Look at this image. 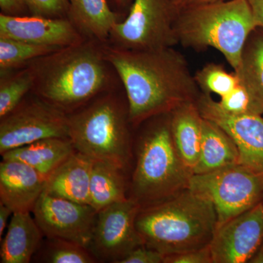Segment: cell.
Instances as JSON below:
<instances>
[{"label":"cell","mask_w":263,"mask_h":263,"mask_svg":"<svg viewBox=\"0 0 263 263\" xmlns=\"http://www.w3.org/2000/svg\"><path fill=\"white\" fill-rule=\"evenodd\" d=\"M104 49L125 90L133 126L196 102L201 93L186 59L174 47L129 50L106 43Z\"/></svg>","instance_id":"6da1fadb"},{"label":"cell","mask_w":263,"mask_h":263,"mask_svg":"<svg viewBox=\"0 0 263 263\" xmlns=\"http://www.w3.org/2000/svg\"><path fill=\"white\" fill-rule=\"evenodd\" d=\"M104 46L85 40L29 62L27 67L34 79L32 92L70 114L113 91L117 74Z\"/></svg>","instance_id":"7a4b0ae2"},{"label":"cell","mask_w":263,"mask_h":263,"mask_svg":"<svg viewBox=\"0 0 263 263\" xmlns=\"http://www.w3.org/2000/svg\"><path fill=\"white\" fill-rule=\"evenodd\" d=\"M136 227L143 245L171 255L210 245L217 215L210 200L186 189L168 200L142 208Z\"/></svg>","instance_id":"3957f363"},{"label":"cell","mask_w":263,"mask_h":263,"mask_svg":"<svg viewBox=\"0 0 263 263\" xmlns=\"http://www.w3.org/2000/svg\"><path fill=\"white\" fill-rule=\"evenodd\" d=\"M257 24L247 0H226L186 7L175 22L178 42L196 50L215 48L234 71Z\"/></svg>","instance_id":"277c9868"},{"label":"cell","mask_w":263,"mask_h":263,"mask_svg":"<svg viewBox=\"0 0 263 263\" xmlns=\"http://www.w3.org/2000/svg\"><path fill=\"white\" fill-rule=\"evenodd\" d=\"M193 175L175 148L169 114L142 138L130 198L141 209L160 203L188 189Z\"/></svg>","instance_id":"5b68a950"},{"label":"cell","mask_w":263,"mask_h":263,"mask_svg":"<svg viewBox=\"0 0 263 263\" xmlns=\"http://www.w3.org/2000/svg\"><path fill=\"white\" fill-rule=\"evenodd\" d=\"M128 123V110L113 90L68 114L69 138L77 152L124 171L129 158Z\"/></svg>","instance_id":"8992f818"},{"label":"cell","mask_w":263,"mask_h":263,"mask_svg":"<svg viewBox=\"0 0 263 263\" xmlns=\"http://www.w3.org/2000/svg\"><path fill=\"white\" fill-rule=\"evenodd\" d=\"M189 190L210 200L217 226L257 205L263 200V179L239 163L204 174H193Z\"/></svg>","instance_id":"52a82bcc"},{"label":"cell","mask_w":263,"mask_h":263,"mask_svg":"<svg viewBox=\"0 0 263 263\" xmlns=\"http://www.w3.org/2000/svg\"><path fill=\"white\" fill-rule=\"evenodd\" d=\"M177 15L170 0H133L129 14L114 26L108 44L129 50L174 47L179 43Z\"/></svg>","instance_id":"ba28073f"},{"label":"cell","mask_w":263,"mask_h":263,"mask_svg":"<svg viewBox=\"0 0 263 263\" xmlns=\"http://www.w3.org/2000/svg\"><path fill=\"white\" fill-rule=\"evenodd\" d=\"M34 95L0 118V154L51 138H69L68 114Z\"/></svg>","instance_id":"9c48e42d"},{"label":"cell","mask_w":263,"mask_h":263,"mask_svg":"<svg viewBox=\"0 0 263 263\" xmlns=\"http://www.w3.org/2000/svg\"><path fill=\"white\" fill-rule=\"evenodd\" d=\"M140 209L129 197L98 213L89 247L97 259L119 263L133 249L143 245L136 227Z\"/></svg>","instance_id":"30bf717a"},{"label":"cell","mask_w":263,"mask_h":263,"mask_svg":"<svg viewBox=\"0 0 263 263\" xmlns=\"http://www.w3.org/2000/svg\"><path fill=\"white\" fill-rule=\"evenodd\" d=\"M32 214L46 238L70 240L89 249L98 214L91 205L43 191Z\"/></svg>","instance_id":"8fae6325"},{"label":"cell","mask_w":263,"mask_h":263,"mask_svg":"<svg viewBox=\"0 0 263 263\" xmlns=\"http://www.w3.org/2000/svg\"><path fill=\"white\" fill-rule=\"evenodd\" d=\"M196 104L202 118L215 123L234 141L239 152L238 163L263 179V115L228 113L211 95L202 92Z\"/></svg>","instance_id":"7c38bea8"},{"label":"cell","mask_w":263,"mask_h":263,"mask_svg":"<svg viewBox=\"0 0 263 263\" xmlns=\"http://www.w3.org/2000/svg\"><path fill=\"white\" fill-rule=\"evenodd\" d=\"M263 241V202L216 227L210 247L213 263L252 260Z\"/></svg>","instance_id":"4fadbf2b"},{"label":"cell","mask_w":263,"mask_h":263,"mask_svg":"<svg viewBox=\"0 0 263 263\" xmlns=\"http://www.w3.org/2000/svg\"><path fill=\"white\" fill-rule=\"evenodd\" d=\"M0 37L57 48L85 41L68 18L3 13L0 14Z\"/></svg>","instance_id":"5bb4252c"},{"label":"cell","mask_w":263,"mask_h":263,"mask_svg":"<svg viewBox=\"0 0 263 263\" xmlns=\"http://www.w3.org/2000/svg\"><path fill=\"white\" fill-rule=\"evenodd\" d=\"M46 180L28 164L3 160L0 164V202L13 213H32L44 191Z\"/></svg>","instance_id":"9a60e30c"},{"label":"cell","mask_w":263,"mask_h":263,"mask_svg":"<svg viewBox=\"0 0 263 263\" xmlns=\"http://www.w3.org/2000/svg\"><path fill=\"white\" fill-rule=\"evenodd\" d=\"M93 162L76 150L46 179L44 192L52 196L89 205Z\"/></svg>","instance_id":"2e32d148"},{"label":"cell","mask_w":263,"mask_h":263,"mask_svg":"<svg viewBox=\"0 0 263 263\" xmlns=\"http://www.w3.org/2000/svg\"><path fill=\"white\" fill-rule=\"evenodd\" d=\"M44 236L31 212L13 213L4 239L1 240V263H28Z\"/></svg>","instance_id":"e0dca14e"},{"label":"cell","mask_w":263,"mask_h":263,"mask_svg":"<svg viewBox=\"0 0 263 263\" xmlns=\"http://www.w3.org/2000/svg\"><path fill=\"white\" fill-rule=\"evenodd\" d=\"M202 119L196 102L183 104L170 114L175 148L183 164L193 174L200 152Z\"/></svg>","instance_id":"ac0fdd59"},{"label":"cell","mask_w":263,"mask_h":263,"mask_svg":"<svg viewBox=\"0 0 263 263\" xmlns=\"http://www.w3.org/2000/svg\"><path fill=\"white\" fill-rule=\"evenodd\" d=\"M67 18L85 40L108 43L114 26L119 22L108 0H68Z\"/></svg>","instance_id":"d6986e66"},{"label":"cell","mask_w":263,"mask_h":263,"mask_svg":"<svg viewBox=\"0 0 263 263\" xmlns=\"http://www.w3.org/2000/svg\"><path fill=\"white\" fill-rule=\"evenodd\" d=\"M75 151L70 138H51L8 151L2 156L4 160L28 164L46 179Z\"/></svg>","instance_id":"ffe728a7"},{"label":"cell","mask_w":263,"mask_h":263,"mask_svg":"<svg viewBox=\"0 0 263 263\" xmlns=\"http://www.w3.org/2000/svg\"><path fill=\"white\" fill-rule=\"evenodd\" d=\"M238 162L239 152L229 135L203 118L200 152L193 174H208Z\"/></svg>","instance_id":"44dd1931"},{"label":"cell","mask_w":263,"mask_h":263,"mask_svg":"<svg viewBox=\"0 0 263 263\" xmlns=\"http://www.w3.org/2000/svg\"><path fill=\"white\" fill-rule=\"evenodd\" d=\"M252 99L254 112L263 115V28L249 36L242 51L239 67L234 71Z\"/></svg>","instance_id":"7402d4cb"},{"label":"cell","mask_w":263,"mask_h":263,"mask_svg":"<svg viewBox=\"0 0 263 263\" xmlns=\"http://www.w3.org/2000/svg\"><path fill=\"white\" fill-rule=\"evenodd\" d=\"M123 170L100 161L93 162L90 179V203L97 213L127 200Z\"/></svg>","instance_id":"603a6c76"},{"label":"cell","mask_w":263,"mask_h":263,"mask_svg":"<svg viewBox=\"0 0 263 263\" xmlns=\"http://www.w3.org/2000/svg\"><path fill=\"white\" fill-rule=\"evenodd\" d=\"M59 49L60 48L0 37V70L1 72L18 70L33 60Z\"/></svg>","instance_id":"cb8c5ba5"},{"label":"cell","mask_w":263,"mask_h":263,"mask_svg":"<svg viewBox=\"0 0 263 263\" xmlns=\"http://www.w3.org/2000/svg\"><path fill=\"white\" fill-rule=\"evenodd\" d=\"M1 72L0 79V118L14 110L32 91L34 79L28 67L18 71Z\"/></svg>","instance_id":"d4e9b609"},{"label":"cell","mask_w":263,"mask_h":263,"mask_svg":"<svg viewBox=\"0 0 263 263\" xmlns=\"http://www.w3.org/2000/svg\"><path fill=\"white\" fill-rule=\"evenodd\" d=\"M38 250L43 262L93 263L98 259L89 249L62 238H48ZM37 250V251H38Z\"/></svg>","instance_id":"484cf974"},{"label":"cell","mask_w":263,"mask_h":263,"mask_svg":"<svg viewBox=\"0 0 263 263\" xmlns=\"http://www.w3.org/2000/svg\"><path fill=\"white\" fill-rule=\"evenodd\" d=\"M195 80L201 92L223 97L239 84L235 72H228L222 65L208 64L197 71Z\"/></svg>","instance_id":"4316f807"},{"label":"cell","mask_w":263,"mask_h":263,"mask_svg":"<svg viewBox=\"0 0 263 263\" xmlns=\"http://www.w3.org/2000/svg\"><path fill=\"white\" fill-rule=\"evenodd\" d=\"M226 112L233 114H255L252 99L243 85L240 84L217 101Z\"/></svg>","instance_id":"83f0119b"},{"label":"cell","mask_w":263,"mask_h":263,"mask_svg":"<svg viewBox=\"0 0 263 263\" xmlns=\"http://www.w3.org/2000/svg\"><path fill=\"white\" fill-rule=\"evenodd\" d=\"M32 15L50 18H67L68 0H24Z\"/></svg>","instance_id":"f1b7e54d"},{"label":"cell","mask_w":263,"mask_h":263,"mask_svg":"<svg viewBox=\"0 0 263 263\" xmlns=\"http://www.w3.org/2000/svg\"><path fill=\"white\" fill-rule=\"evenodd\" d=\"M164 263H213L210 247L164 256Z\"/></svg>","instance_id":"f546056e"},{"label":"cell","mask_w":263,"mask_h":263,"mask_svg":"<svg viewBox=\"0 0 263 263\" xmlns=\"http://www.w3.org/2000/svg\"><path fill=\"white\" fill-rule=\"evenodd\" d=\"M164 255L142 245L133 249L119 263H164Z\"/></svg>","instance_id":"4dcf8cb0"},{"label":"cell","mask_w":263,"mask_h":263,"mask_svg":"<svg viewBox=\"0 0 263 263\" xmlns=\"http://www.w3.org/2000/svg\"><path fill=\"white\" fill-rule=\"evenodd\" d=\"M0 8L3 14L23 15L22 13H23L27 6L24 0H0Z\"/></svg>","instance_id":"1f68e13d"},{"label":"cell","mask_w":263,"mask_h":263,"mask_svg":"<svg viewBox=\"0 0 263 263\" xmlns=\"http://www.w3.org/2000/svg\"><path fill=\"white\" fill-rule=\"evenodd\" d=\"M257 22V27L263 28V0H247Z\"/></svg>","instance_id":"d6a6232c"},{"label":"cell","mask_w":263,"mask_h":263,"mask_svg":"<svg viewBox=\"0 0 263 263\" xmlns=\"http://www.w3.org/2000/svg\"><path fill=\"white\" fill-rule=\"evenodd\" d=\"M13 214V211L9 207L0 202V238H3V235L6 228L7 223L10 216Z\"/></svg>","instance_id":"836d02e7"},{"label":"cell","mask_w":263,"mask_h":263,"mask_svg":"<svg viewBox=\"0 0 263 263\" xmlns=\"http://www.w3.org/2000/svg\"><path fill=\"white\" fill-rule=\"evenodd\" d=\"M221 1H226V0H181L180 5H182L183 8H186V7L208 4V3H216V2Z\"/></svg>","instance_id":"e575fe53"},{"label":"cell","mask_w":263,"mask_h":263,"mask_svg":"<svg viewBox=\"0 0 263 263\" xmlns=\"http://www.w3.org/2000/svg\"><path fill=\"white\" fill-rule=\"evenodd\" d=\"M250 262L263 263V247L262 249H259L257 253L255 254V256H254Z\"/></svg>","instance_id":"d590c367"},{"label":"cell","mask_w":263,"mask_h":263,"mask_svg":"<svg viewBox=\"0 0 263 263\" xmlns=\"http://www.w3.org/2000/svg\"><path fill=\"white\" fill-rule=\"evenodd\" d=\"M114 1H115L116 3H117V4L123 5H125L126 3H127L129 1V0H114Z\"/></svg>","instance_id":"8d00e7d4"},{"label":"cell","mask_w":263,"mask_h":263,"mask_svg":"<svg viewBox=\"0 0 263 263\" xmlns=\"http://www.w3.org/2000/svg\"><path fill=\"white\" fill-rule=\"evenodd\" d=\"M175 4H176V6L177 5H179L180 4V3H181V0H174Z\"/></svg>","instance_id":"74e56055"},{"label":"cell","mask_w":263,"mask_h":263,"mask_svg":"<svg viewBox=\"0 0 263 263\" xmlns=\"http://www.w3.org/2000/svg\"><path fill=\"white\" fill-rule=\"evenodd\" d=\"M262 202H263V200H262Z\"/></svg>","instance_id":"f35d334b"}]
</instances>
